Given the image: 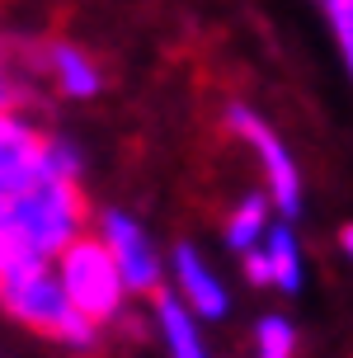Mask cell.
Returning a JSON list of instances; mask_svg holds the SVG:
<instances>
[{
    "mask_svg": "<svg viewBox=\"0 0 353 358\" xmlns=\"http://www.w3.org/2000/svg\"><path fill=\"white\" fill-rule=\"evenodd\" d=\"M0 306L48 340H62L71 349H89L99 340V325L85 311H75L66 287L57 278V259H29V264L0 273Z\"/></svg>",
    "mask_w": 353,
    "mask_h": 358,
    "instance_id": "1",
    "label": "cell"
},
{
    "mask_svg": "<svg viewBox=\"0 0 353 358\" xmlns=\"http://www.w3.org/2000/svg\"><path fill=\"white\" fill-rule=\"evenodd\" d=\"M240 259H245V278L254 287H273V268H268L264 245H259V250H250V255H240Z\"/></svg>",
    "mask_w": 353,
    "mask_h": 358,
    "instance_id": "12",
    "label": "cell"
},
{
    "mask_svg": "<svg viewBox=\"0 0 353 358\" xmlns=\"http://www.w3.org/2000/svg\"><path fill=\"white\" fill-rule=\"evenodd\" d=\"M99 236H104V245L113 250V259H118V268H123V278L132 292H146V297H156L160 292V278H165V264H160L156 245H151V236L137 227V217L127 213H104V222H99Z\"/></svg>",
    "mask_w": 353,
    "mask_h": 358,
    "instance_id": "4",
    "label": "cell"
},
{
    "mask_svg": "<svg viewBox=\"0 0 353 358\" xmlns=\"http://www.w3.org/2000/svg\"><path fill=\"white\" fill-rule=\"evenodd\" d=\"M170 278H175L179 302L189 306L198 321H222L231 311V297H226V287H222V278L212 273V264L194 245H175V255H170Z\"/></svg>",
    "mask_w": 353,
    "mask_h": 358,
    "instance_id": "5",
    "label": "cell"
},
{
    "mask_svg": "<svg viewBox=\"0 0 353 358\" xmlns=\"http://www.w3.org/2000/svg\"><path fill=\"white\" fill-rule=\"evenodd\" d=\"M52 66H57V80L66 90L71 99H89L94 90H99V71L89 66V57L80 48H71V43H57L52 48Z\"/></svg>",
    "mask_w": 353,
    "mask_h": 358,
    "instance_id": "9",
    "label": "cell"
},
{
    "mask_svg": "<svg viewBox=\"0 0 353 358\" xmlns=\"http://www.w3.org/2000/svg\"><path fill=\"white\" fill-rule=\"evenodd\" d=\"M226 123L254 146V156H259V165H264L273 208H278L282 217H297L301 213V179H297V165H292V156H287V146L278 142V132H273L254 108H245V104H231L226 108Z\"/></svg>",
    "mask_w": 353,
    "mask_h": 358,
    "instance_id": "3",
    "label": "cell"
},
{
    "mask_svg": "<svg viewBox=\"0 0 353 358\" xmlns=\"http://www.w3.org/2000/svg\"><path fill=\"white\" fill-rule=\"evenodd\" d=\"M57 278L66 287V297L75 311H85L94 325H108L123 316L127 306V278L113 250L104 245V236H80V241H71L66 250L57 255Z\"/></svg>",
    "mask_w": 353,
    "mask_h": 358,
    "instance_id": "2",
    "label": "cell"
},
{
    "mask_svg": "<svg viewBox=\"0 0 353 358\" xmlns=\"http://www.w3.org/2000/svg\"><path fill=\"white\" fill-rule=\"evenodd\" d=\"M339 250H344V255H349V259H353V222H349V227H344V231H339Z\"/></svg>",
    "mask_w": 353,
    "mask_h": 358,
    "instance_id": "13",
    "label": "cell"
},
{
    "mask_svg": "<svg viewBox=\"0 0 353 358\" xmlns=\"http://www.w3.org/2000/svg\"><path fill=\"white\" fill-rule=\"evenodd\" d=\"M320 5H325V15L335 24V38H339L344 62H349V71H353V0H320Z\"/></svg>",
    "mask_w": 353,
    "mask_h": 358,
    "instance_id": "11",
    "label": "cell"
},
{
    "mask_svg": "<svg viewBox=\"0 0 353 358\" xmlns=\"http://www.w3.org/2000/svg\"><path fill=\"white\" fill-rule=\"evenodd\" d=\"M268 203H273L268 194H250V198L236 203V213H231V222H226V245L236 255H250V250H259V245L268 241V231H273Z\"/></svg>",
    "mask_w": 353,
    "mask_h": 358,
    "instance_id": "7",
    "label": "cell"
},
{
    "mask_svg": "<svg viewBox=\"0 0 353 358\" xmlns=\"http://www.w3.org/2000/svg\"><path fill=\"white\" fill-rule=\"evenodd\" d=\"M198 325L203 321L179 302V292H156V335L165 344V358H212Z\"/></svg>",
    "mask_w": 353,
    "mask_h": 358,
    "instance_id": "6",
    "label": "cell"
},
{
    "mask_svg": "<svg viewBox=\"0 0 353 358\" xmlns=\"http://www.w3.org/2000/svg\"><path fill=\"white\" fill-rule=\"evenodd\" d=\"M10 108V80H5V71H0V113Z\"/></svg>",
    "mask_w": 353,
    "mask_h": 358,
    "instance_id": "14",
    "label": "cell"
},
{
    "mask_svg": "<svg viewBox=\"0 0 353 358\" xmlns=\"http://www.w3.org/2000/svg\"><path fill=\"white\" fill-rule=\"evenodd\" d=\"M297 354V325L287 316H264L254 325V358H292Z\"/></svg>",
    "mask_w": 353,
    "mask_h": 358,
    "instance_id": "10",
    "label": "cell"
},
{
    "mask_svg": "<svg viewBox=\"0 0 353 358\" xmlns=\"http://www.w3.org/2000/svg\"><path fill=\"white\" fill-rule=\"evenodd\" d=\"M264 255H268V268H273V287L278 292H301V278H306V264H301V245L287 222H273V231L264 241Z\"/></svg>",
    "mask_w": 353,
    "mask_h": 358,
    "instance_id": "8",
    "label": "cell"
}]
</instances>
